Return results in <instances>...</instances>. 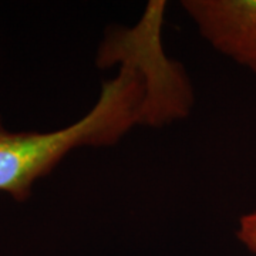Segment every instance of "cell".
I'll list each match as a JSON object with an SVG mask.
<instances>
[{
  "mask_svg": "<svg viewBox=\"0 0 256 256\" xmlns=\"http://www.w3.org/2000/svg\"><path fill=\"white\" fill-rule=\"evenodd\" d=\"M182 8L218 52L256 73V0H186Z\"/></svg>",
  "mask_w": 256,
  "mask_h": 256,
  "instance_id": "cell-2",
  "label": "cell"
},
{
  "mask_svg": "<svg viewBox=\"0 0 256 256\" xmlns=\"http://www.w3.org/2000/svg\"><path fill=\"white\" fill-rule=\"evenodd\" d=\"M239 240L256 254V212L244 215L239 220Z\"/></svg>",
  "mask_w": 256,
  "mask_h": 256,
  "instance_id": "cell-3",
  "label": "cell"
},
{
  "mask_svg": "<svg viewBox=\"0 0 256 256\" xmlns=\"http://www.w3.org/2000/svg\"><path fill=\"white\" fill-rule=\"evenodd\" d=\"M111 57L122 62L118 76L104 82L97 104L72 126L50 132H16L0 118V191L26 201L37 180L74 148L114 144L136 126L162 124L186 112L178 67L158 43L124 38Z\"/></svg>",
  "mask_w": 256,
  "mask_h": 256,
  "instance_id": "cell-1",
  "label": "cell"
}]
</instances>
